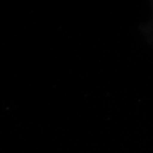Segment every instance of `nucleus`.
Segmentation results:
<instances>
[]
</instances>
